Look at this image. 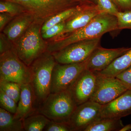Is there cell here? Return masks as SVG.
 I'll use <instances>...</instances> for the list:
<instances>
[{
	"instance_id": "cell-1",
	"label": "cell",
	"mask_w": 131,
	"mask_h": 131,
	"mask_svg": "<svg viewBox=\"0 0 131 131\" xmlns=\"http://www.w3.org/2000/svg\"><path fill=\"white\" fill-rule=\"evenodd\" d=\"M118 30L117 17L107 13H101L86 25L65 37L54 42H48L47 51H57L75 42L101 38L107 32Z\"/></svg>"
},
{
	"instance_id": "cell-2",
	"label": "cell",
	"mask_w": 131,
	"mask_h": 131,
	"mask_svg": "<svg viewBox=\"0 0 131 131\" xmlns=\"http://www.w3.org/2000/svg\"><path fill=\"white\" fill-rule=\"evenodd\" d=\"M44 21L36 19L22 36L13 43L17 56L28 66L47 51L48 42L42 38L41 32Z\"/></svg>"
},
{
	"instance_id": "cell-3",
	"label": "cell",
	"mask_w": 131,
	"mask_h": 131,
	"mask_svg": "<svg viewBox=\"0 0 131 131\" xmlns=\"http://www.w3.org/2000/svg\"><path fill=\"white\" fill-rule=\"evenodd\" d=\"M57 63L51 52L46 51L29 66L30 83L37 108L51 93L52 71Z\"/></svg>"
},
{
	"instance_id": "cell-4",
	"label": "cell",
	"mask_w": 131,
	"mask_h": 131,
	"mask_svg": "<svg viewBox=\"0 0 131 131\" xmlns=\"http://www.w3.org/2000/svg\"><path fill=\"white\" fill-rule=\"evenodd\" d=\"M69 90L51 93L37 109L50 120L69 123L77 106Z\"/></svg>"
},
{
	"instance_id": "cell-5",
	"label": "cell",
	"mask_w": 131,
	"mask_h": 131,
	"mask_svg": "<svg viewBox=\"0 0 131 131\" xmlns=\"http://www.w3.org/2000/svg\"><path fill=\"white\" fill-rule=\"evenodd\" d=\"M0 81L21 85L30 82L29 66L20 59L14 49L0 54Z\"/></svg>"
},
{
	"instance_id": "cell-6",
	"label": "cell",
	"mask_w": 131,
	"mask_h": 131,
	"mask_svg": "<svg viewBox=\"0 0 131 131\" xmlns=\"http://www.w3.org/2000/svg\"><path fill=\"white\" fill-rule=\"evenodd\" d=\"M101 38L75 42L57 51L52 52L57 63H80L86 61L92 52L101 46Z\"/></svg>"
},
{
	"instance_id": "cell-7",
	"label": "cell",
	"mask_w": 131,
	"mask_h": 131,
	"mask_svg": "<svg viewBox=\"0 0 131 131\" xmlns=\"http://www.w3.org/2000/svg\"><path fill=\"white\" fill-rule=\"evenodd\" d=\"M87 60L80 63L61 64L57 63L52 71L51 93L69 89L80 74L86 69Z\"/></svg>"
},
{
	"instance_id": "cell-8",
	"label": "cell",
	"mask_w": 131,
	"mask_h": 131,
	"mask_svg": "<svg viewBox=\"0 0 131 131\" xmlns=\"http://www.w3.org/2000/svg\"><path fill=\"white\" fill-rule=\"evenodd\" d=\"M96 73V87L90 100L103 105L111 102L129 89L116 77L106 76Z\"/></svg>"
},
{
	"instance_id": "cell-9",
	"label": "cell",
	"mask_w": 131,
	"mask_h": 131,
	"mask_svg": "<svg viewBox=\"0 0 131 131\" xmlns=\"http://www.w3.org/2000/svg\"><path fill=\"white\" fill-rule=\"evenodd\" d=\"M102 106L91 100L78 105L69 122L72 131H84L90 125L100 119Z\"/></svg>"
},
{
	"instance_id": "cell-10",
	"label": "cell",
	"mask_w": 131,
	"mask_h": 131,
	"mask_svg": "<svg viewBox=\"0 0 131 131\" xmlns=\"http://www.w3.org/2000/svg\"><path fill=\"white\" fill-rule=\"evenodd\" d=\"M97 5H82L81 8L74 15L65 21L64 30L60 34L49 40L54 42L62 38L80 28L84 27L98 15L102 13Z\"/></svg>"
},
{
	"instance_id": "cell-11",
	"label": "cell",
	"mask_w": 131,
	"mask_h": 131,
	"mask_svg": "<svg viewBox=\"0 0 131 131\" xmlns=\"http://www.w3.org/2000/svg\"><path fill=\"white\" fill-rule=\"evenodd\" d=\"M130 48L122 47L106 49L99 46L94 51L87 60L86 69L94 73L102 71Z\"/></svg>"
},
{
	"instance_id": "cell-12",
	"label": "cell",
	"mask_w": 131,
	"mask_h": 131,
	"mask_svg": "<svg viewBox=\"0 0 131 131\" xmlns=\"http://www.w3.org/2000/svg\"><path fill=\"white\" fill-rule=\"evenodd\" d=\"M96 73L84 70L69 89L77 105L90 100L96 87Z\"/></svg>"
},
{
	"instance_id": "cell-13",
	"label": "cell",
	"mask_w": 131,
	"mask_h": 131,
	"mask_svg": "<svg viewBox=\"0 0 131 131\" xmlns=\"http://www.w3.org/2000/svg\"><path fill=\"white\" fill-rule=\"evenodd\" d=\"M131 114V89L102 106L100 119H121Z\"/></svg>"
},
{
	"instance_id": "cell-14",
	"label": "cell",
	"mask_w": 131,
	"mask_h": 131,
	"mask_svg": "<svg viewBox=\"0 0 131 131\" xmlns=\"http://www.w3.org/2000/svg\"><path fill=\"white\" fill-rule=\"evenodd\" d=\"M37 18L30 12H25L14 17L3 31L13 43L18 40L28 29Z\"/></svg>"
},
{
	"instance_id": "cell-15",
	"label": "cell",
	"mask_w": 131,
	"mask_h": 131,
	"mask_svg": "<svg viewBox=\"0 0 131 131\" xmlns=\"http://www.w3.org/2000/svg\"><path fill=\"white\" fill-rule=\"evenodd\" d=\"M34 91L30 83L21 85V93L14 117L21 120L37 112Z\"/></svg>"
},
{
	"instance_id": "cell-16",
	"label": "cell",
	"mask_w": 131,
	"mask_h": 131,
	"mask_svg": "<svg viewBox=\"0 0 131 131\" xmlns=\"http://www.w3.org/2000/svg\"><path fill=\"white\" fill-rule=\"evenodd\" d=\"M43 20L54 15L76 6L70 0H35Z\"/></svg>"
},
{
	"instance_id": "cell-17",
	"label": "cell",
	"mask_w": 131,
	"mask_h": 131,
	"mask_svg": "<svg viewBox=\"0 0 131 131\" xmlns=\"http://www.w3.org/2000/svg\"><path fill=\"white\" fill-rule=\"evenodd\" d=\"M131 66V47L125 54L116 58L105 69L97 73L106 76L116 77Z\"/></svg>"
},
{
	"instance_id": "cell-18",
	"label": "cell",
	"mask_w": 131,
	"mask_h": 131,
	"mask_svg": "<svg viewBox=\"0 0 131 131\" xmlns=\"http://www.w3.org/2000/svg\"><path fill=\"white\" fill-rule=\"evenodd\" d=\"M0 131H24L23 120L15 118L14 114L1 107Z\"/></svg>"
},
{
	"instance_id": "cell-19",
	"label": "cell",
	"mask_w": 131,
	"mask_h": 131,
	"mask_svg": "<svg viewBox=\"0 0 131 131\" xmlns=\"http://www.w3.org/2000/svg\"><path fill=\"white\" fill-rule=\"evenodd\" d=\"M124 126L121 119H100L90 125L84 131H119Z\"/></svg>"
},
{
	"instance_id": "cell-20",
	"label": "cell",
	"mask_w": 131,
	"mask_h": 131,
	"mask_svg": "<svg viewBox=\"0 0 131 131\" xmlns=\"http://www.w3.org/2000/svg\"><path fill=\"white\" fill-rule=\"evenodd\" d=\"M81 6L79 5L74 6L49 17L45 20L42 25L41 33L52 26L66 21L74 15L81 8Z\"/></svg>"
},
{
	"instance_id": "cell-21",
	"label": "cell",
	"mask_w": 131,
	"mask_h": 131,
	"mask_svg": "<svg viewBox=\"0 0 131 131\" xmlns=\"http://www.w3.org/2000/svg\"><path fill=\"white\" fill-rule=\"evenodd\" d=\"M50 121L43 115L36 112L23 119L24 131H43Z\"/></svg>"
},
{
	"instance_id": "cell-22",
	"label": "cell",
	"mask_w": 131,
	"mask_h": 131,
	"mask_svg": "<svg viewBox=\"0 0 131 131\" xmlns=\"http://www.w3.org/2000/svg\"><path fill=\"white\" fill-rule=\"evenodd\" d=\"M21 90V84L14 82L0 81V90L14 100L17 103L19 100Z\"/></svg>"
},
{
	"instance_id": "cell-23",
	"label": "cell",
	"mask_w": 131,
	"mask_h": 131,
	"mask_svg": "<svg viewBox=\"0 0 131 131\" xmlns=\"http://www.w3.org/2000/svg\"><path fill=\"white\" fill-rule=\"evenodd\" d=\"M27 12L22 6L12 2L1 1L0 13H6L14 17Z\"/></svg>"
},
{
	"instance_id": "cell-24",
	"label": "cell",
	"mask_w": 131,
	"mask_h": 131,
	"mask_svg": "<svg viewBox=\"0 0 131 131\" xmlns=\"http://www.w3.org/2000/svg\"><path fill=\"white\" fill-rule=\"evenodd\" d=\"M15 3L24 7L27 12L32 14L37 18L42 19L40 10L35 0H1ZM43 20V19H42Z\"/></svg>"
},
{
	"instance_id": "cell-25",
	"label": "cell",
	"mask_w": 131,
	"mask_h": 131,
	"mask_svg": "<svg viewBox=\"0 0 131 131\" xmlns=\"http://www.w3.org/2000/svg\"><path fill=\"white\" fill-rule=\"evenodd\" d=\"M18 103L15 101L0 90V106L5 110L13 114L16 112Z\"/></svg>"
},
{
	"instance_id": "cell-26",
	"label": "cell",
	"mask_w": 131,
	"mask_h": 131,
	"mask_svg": "<svg viewBox=\"0 0 131 131\" xmlns=\"http://www.w3.org/2000/svg\"><path fill=\"white\" fill-rule=\"evenodd\" d=\"M118 30L125 29L131 30V10L119 12L116 15Z\"/></svg>"
},
{
	"instance_id": "cell-27",
	"label": "cell",
	"mask_w": 131,
	"mask_h": 131,
	"mask_svg": "<svg viewBox=\"0 0 131 131\" xmlns=\"http://www.w3.org/2000/svg\"><path fill=\"white\" fill-rule=\"evenodd\" d=\"M65 21L52 26L42 33V38L46 40L51 39L60 34L64 30Z\"/></svg>"
},
{
	"instance_id": "cell-28",
	"label": "cell",
	"mask_w": 131,
	"mask_h": 131,
	"mask_svg": "<svg viewBox=\"0 0 131 131\" xmlns=\"http://www.w3.org/2000/svg\"><path fill=\"white\" fill-rule=\"evenodd\" d=\"M97 6L102 12L116 16L119 12L112 0H97Z\"/></svg>"
},
{
	"instance_id": "cell-29",
	"label": "cell",
	"mask_w": 131,
	"mask_h": 131,
	"mask_svg": "<svg viewBox=\"0 0 131 131\" xmlns=\"http://www.w3.org/2000/svg\"><path fill=\"white\" fill-rule=\"evenodd\" d=\"M44 131H72L69 123L50 121L43 130Z\"/></svg>"
},
{
	"instance_id": "cell-30",
	"label": "cell",
	"mask_w": 131,
	"mask_h": 131,
	"mask_svg": "<svg viewBox=\"0 0 131 131\" xmlns=\"http://www.w3.org/2000/svg\"><path fill=\"white\" fill-rule=\"evenodd\" d=\"M13 43L3 32L0 34V54L14 49Z\"/></svg>"
},
{
	"instance_id": "cell-31",
	"label": "cell",
	"mask_w": 131,
	"mask_h": 131,
	"mask_svg": "<svg viewBox=\"0 0 131 131\" xmlns=\"http://www.w3.org/2000/svg\"><path fill=\"white\" fill-rule=\"evenodd\" d=\"M116 77L120 80L128 89H131V66L119 73Z\"/></svg>"
},
{
	"instance_id": "cell-32",
	"label": "cell",
	"mask_w": 131,
	"mask_h": 131,
	"mask_svg": "<svg viewBox=\"0 0 131 131\" xmlns=\"http://www.w3.org/2000/svg\"><path fill=\"white\" fill-rule=\"evenodd\" d=\"M119 12L131 10V0H112Z\"/></svg>"
},
{
	"instance_id": "cell-33",
	"label": "cell",
	"mask_w": 131,
	"mask_h": 131,
	"mask_svg": "<svg viewBox=\"0 0 131 131\" xmlns=\"http://www.w3.org/2000/svg\"><path fill=\"white\" fill-rule=\"evenodd\" d=\"M14 17L6 13H0V31H3L5 27Z\"/></svg>"
},
{
	"instance_id": "cell-34",
	"label": "cell",
	"mask_w": 131,
	"mask_h": 131,
	"mask_svg": "<svg viewBox=\"0 0 131 131\" xmlns=\"http://www.w3.org/2000/svg\"><path fill=\"white\" fill-rule=\"evenodd\" d=\"M75 5H97V0H70Z\"/></svg>"
},
{
	"instance_id": "cell-35",
	"label": "cell",
	"mask_w": 131,
	"mask_h": 131,
	"mask_svg": "<svg viewBox=\"0 0 131 131\" xmlns=\"http://www.w3.org/2000/svg\"><path fill=\"white\" fill-rule=\"evenodd\" d=\"M131 130V124H129L126 125L124 126L119 131H129Z\"/></svg>"
}]
</instances>
